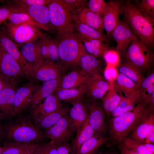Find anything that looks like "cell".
Segmentation results:
<instances>
[{"mask_svg":"<svg viewBox=\"0 0 154 154\" xmlns=\"http://www.w3.org/2000/svg\"><path fill=\"white\" fill-rule=\"evenodd\" d=\"M79 66L84 72L90 76L102 75L101 74L103 70L102 62L88 53L81 57Z\"/></svg>","mask_w":154,"mask_h":154,"instance_id":"cell-28","label":"cell"},{"mask_svg":"<svg viewBox=\"0 0 154 154\" xmlns=\"http://www.w3.org/2000/svg\"><path fill=\"white\" fill-rule=\"evenodd\" d=\"M109 153H102L100 152L96 154H109Z\"/></svg>","mask_w":154,"mask_h":154,"instance_id":"cell-57","label":"cell"},{"mask_svg":"<svg viewBox=\"0 0 154 154\" xmlns=\"http://www.w3.org/2000/svg\"><path fill=\"white\" fill-rule=\"evenodd\" d=\"M37 144H33L27 149L22 154H35L36 148Z\"/></svg>","mask_w":154,"mask_h":154,"instance_id":"cell-52","label":"cell"},{"mask_svg":"<svg viewBox=\"0 0 154 154\" xmlns=\"http://www.w3.org/2000/svg\"><path fill=\"white\" fill-rule=\"evenodd\" d=\"M73 25L74 29L78 32V34L82 37L98 39L107 44L110 42V38L107 34H102L91 27L74 20Z\"/></svg>","mask_w":154,"mask_h":154,"instance_id":"cell-30","label":"cell"},{"mask_svg":"<svg viewBox=\"0 0 154 154\" xmlns=\"http://www.w3.org/2000/svg\"><path fill=\"white\" fill-rule=\"evenodd\" d=\"M136 104H133L123 108L118 106L111 114L112 118L122 115L131 110L135 106Z\"/></svg>","mask_w":154,"mask_h":154,"instance_id":"cell-50","label":"cell"},{"mask_svg":"<svg viewBox=\"0 0 154 154\" xmlns=\"http://www.w3.org/2000/svg\"><path fill=\"white\" fill-rule=\"evenodd\" d=\"M85 86L74 88L57 89L55 91L58 98L61 102L73 105L79 99L84 98L86 93Z\"/></svg>","mask_w":154,"mask_h":154,"instance_id":"cell-32","label":"cell"},{"mask_svg":"<svg viewBox=\"0 0 154 154\" xmlns=\"http://www.w3.org/2000/svg\"><path fill=\"white\" fill-rule=\"evenodd\" d=\"M89 112V101L84 98L77 100L70 108L68 113L72 128L76 133L88 117Z\"/></svg>","mask_w":154,"mask_h":154,"instance_id":"cell-19","label":"cell"},{"mask_svg":"<svg viewBox=\"0 0 154 154\" xmlns=\"http://www.w3.org/2000/svg\"><path fill=\"white\" fill-rule=\"evenodd\" d=\"M31 80L16 90L9 120L22 114L23 112L30 107L33 95L38 86Z\"/></svg>","mask_w":154,"mask_h":154,"instance_id":"cell-13","label":"cell"},{"mask_svg":"<svg viewBox=\"0 0 154 154\" xmlns=\"http://www.w3.org/2000/svg\"><path fill=\"white\" fill-rule=\"evenodd\" d=\"M107 3V8L102 18L104 29L111 38L112 32L120 21V15L123 12V5L122 1L117 0H110Z\"/></svg>","mask_w":154,"mask_h":154,"instance_id":"cell-17","label":"cell"},{"mask_svg":"<svg viewBox=\"0 0 154 154\" xmlns=\"http://www.w3.org/2000/svg\"><path fill=\"white\" fill-rule=\"evenodd\" d=\"M125 20L140 40L152 48L154 47V21L144 15L128 1H122Z\"/></svg>","mask_w":154,"mask_h":154,"instance_id":"cell-3","label":"cell"},{"mask_svg":"<svg viewBox=\"0 0 154 154\" xmlns=\"http://www.w3.org/2000/svg\"><path fill=\"white\" fill-rule=\"evenodd\" d=\"M16 11L12 12L10 14L8 19L9 23L15 25H28L33 26L38 29L46 31L44 27L27 14Z\"/></svg>","mask_w":154,"mask_h":154,"instance_id":"cell-36","label":"cell"},{"mask_svg":"<svg viewBox=\"0 0 154 154\" xmlns=\"http://www.w3.org/2000/svg\"><path fill=\"white\" fill-rule=\"evenodd\" d=\"M115 68L118 73L126 76L139 88L145 77L142 69L125 59L119 60Z\"/></svg>","mask_w":154,"mask_h":154,"instance_id":"cell-23","label":"cell"},{"mask_svg":"<svg viewBox=\"0 0 154 154\" xmlns=\"http://www.w3.org/2000/svg\"><path fill=\"white\" fill-rule=\"evenodd\" d=\"M130 139L142 143L154 141V108L149 109L129 134Z\"/></svg>","mask_w":154,"mask_h":154,"instance_id":"cell-8","label":"cell"},{"mask_svg":"<svg viewBox=\"0 0 154 154\" xmlns=\"http://www.w3.org/2000/svg\"><path fill=\"white\" fill-rule=\"evenodd\" d=\"M43 131L47 138L55 142L56 144L69 142L72 139L75 133L68 114L53 125Z\"/></svg>","mask_w":154,"mask_h":154,"instance_id":"cell-10","label":"cell"},{"mask_svg":"<svg viewBox=\"0 0 154 154\" xmlns=\"http://www.w3.org/2000/svg\"><path fill=\"white\" fill-rule=\"evenodd\" d=\"M89 122L94 134L104 135L107 130L106 115L102 105L98 101H89Z\"/></svg>","mask_w":154,"mask_h":154,"instance_id":"cell-16","label":"cell"},{"mask_svg":"<svg viewBox=\"0 0 154 154\" xmlns=\"http://www.w3.org/2000/svg\"><path fill=\"white\" fill-rule=\"evenodd\" d=\"M111 84L110 89L102 99V106L107 116L111 115L124 97L122 92L115 86L113 82L111 83Z\"/></svg>","mask_w":154,"mask_h":154,"instance_id":"cell-27","label":"cell"},{"mask_svg":"<svg viewBox=\"0 0 154 154\" xmlns=\"http://www.w3.org/2000/svg\"><path fill=\"white\" fill-rule=\"evenodd\" d=\"M56 145L58 154H77L76 150L69 142H65Z\"/></svg>","mask_w":154,"mask_h":154,"instance_id":"cell-45","label":"cell"},{"mask_svg":"<svg viewBox=\"0 0 154 154\" xmlns=\"http://www.w3.org/2000/svg\"><path fill=\"white\" fill-rule=\"evenodd\" d=\"M35 154H58L56 143L53 141L37 144Z\"/></svg>","mask_w":154,"mask_h":154,"instance_id":"cell-41","label":"cell"},{"mask_svg":"<svg viewBox=\"0 0 154 154\" xmlns=\"http://www.w3.org/2000/svg\"><path fill=\"white\" fill-rule=\"evenodd\" d=\"M118 145L120 154H138L135 151L127 148L121 144Z\"/></svg>","mask_w":154,"mask_h":154,"instance_id":"cell-51","label":"cell"},{"mask_svg":"<svg viewBox=\"0 0 154 154\" xmlns=\"http://www.w3.org/2000/svg\"><path fill=\"white\" fill-rule=\"evenodd\" d=\"M154 84V72L152 70L148 73L142 82L139 88V91L141 93L146 89L149 87Z\"/></svg>","mask_w":154,"mask_h":154,"instance_id":"cell-46","label":"cell"},{"mask_svg":"<svg viewBox=\"0 0 154 154\" xmlns=\"http://www.w3.org/2000/svg\"><path fill=\"white\" fill-rule=\"evenodd\" d=\"M123 57L145 73L150 72L154 66L153 49L139 39L131 44Z\"/></svg>","mask_w":154,"mask_h":154,"instance_id":"cell-5","label":"cell"},{"mask_svg":"<svg viewBox=\"0 0 154 154\" xmlns=\"http://www.w3.org/2000/svg\"><path fill=\"white\" fill-rule=\"evenodd\" d=\"M94 135L93 129L89 123L88 116L82 124L79 130L76 133V137L73 139L72 144L77 151L84 143Z\"/></svg>","mask_w":154,"mask_h":154,"instance_id":"cell-34","label":"cell"},{"mask_svg":"<svg viewBox=\"0 0 154 154\" xmlns=\"http://www.w3.org/2000/svg\"><path fill=\"white\" fill-rule=\"evenodd\" d=\"M7 5L19 11L27 14L44 27L46 31L54 29L50 21L47 5H28L21 4L17 0L9 1Z\"/></svg>","mask_w":154,"mask_h":154,"instance_id":"cell-12","label":"cell"},{"mask_svg":"<svg viewBox=\"0 0 154 154\" xmlns=\"http://www.w3.org/2000/svg\"><path fill=\"white\" fill-rule=\"evenodd\" d=\"M78 36L86 52L97 58L103 57L106 52L110 49L107 43L98 39H87Z\"/></svg>","mask_w":154,"mask_h":154,"instance_id":"cell-31","label":"cell"},{"mask_svg":"<svg viewBox=\"0 0 154 154\" xmlns=\"http://www.w3.org/2000/svg\"><path fill=\"white\" fill-rule=\"evenodd\" d=\"M104 72L105 79L110 83L113 82L116 79L117 74L115 68L109 66L107 67Z\"/></svg>","mask_w":154,"mask_h":154,"instance_id":"cell-48","label":"cell"},{"mask_svg":"<svg viewBox=\"0 0 154 154\" xmlns=\"http://www.w3.org/2000/svg\"><path fill=\"white\" fill-rule=\"evenodd\" d=\"M52 0H18L19 3L29 6H47Z\"/></svg>","mask_w":154,"mask_h":154,"instance_id":"cell-49","label":"cell"},{"mask_svg":"<svg viewBox=\"0 0 154 154\" xmlns=\"http://www.w3.org/2000/svg\"><path fill=\"white\" fill-rule=\"evenodd\" d=\"M72 16L74 20L77 21L104 33L102 17L91 11L87 7L81 8Z\"/></svg>","mask_w":154,"mask_h":154,"instance_id":"cell-25","label":"cell"},{"mask_svg":"<svg viewBox=\"0 0 154 154\" xmlns=\"http://www.w3.org/2000/svg\"><path fill=\"white\" fill-rule=\"evenodd\" d=\"M143 145L147 149L151 154H154V144L151 143H144Z\"/></svg>","mask_w":154,"mask_h":154,"instance_id":"cell-53","label":"cell"},{"mask_svg":"<svg viewBox=\"0 0 154 154\" xmlns=\"http://www.w3.org/2000/svg\"><path fill=\"white\" fill-rule=\"evenodd\" d=\"M154 108L150 104L142 101L133 110L108 121V138L110 146L120 144L127 137L141 117L150 109Z\"/></svg>","mask_w":154,"mask_h":154,"instance_id":"cell-1","label":"cell"},{"mask_svg":"<svg viewBox=\"0 0 154 154\" xmlns=\"http://www.w3.org/2000/svg\"><path fill=\"white\" fill-rule=\"evenodd\" d=\"M108 140V138L104 135L94 134L80 147L77 151V154H94Z\"/></svg>","mask_w":154,"mask_h":154,"instance_id":"cell-33","label":"cell"},{"mask_svg":"<svg viewBox=\"0 0 154 154\" xmlns=\"http://www.w3.org/2000/svg\"><path fill=\"white\" fill-rule=\"evenodd\" d=\"M65 69L62 65L44 60L42 64L34 69L35 79L44 82L59 78Z\"/></svg>","mask_w":154,"mask_h":154,"instance_id":"cell-18","label":"cell"},{"mask_svg":"<svg viewBox=\"0 0 154 154\" xmlns=\"http://www.w3.org/2000/svg\"><path fill=\"white\" fill-rule=\"evenodd\" d=\"M59 58L65 68L78 67L80 58L88 53L78 34H58L56 40Z\"/></svg>","mask_w":154,"mask_h":154,"instance_id":"cell-4","label":"cell"},{"mask_svg":"<svg viewBox=\"0 0 154 154\" xmlns=\"http://www.w3.org/2000/svg\"><path fill=\"white\" fill-rule=\"evenodd\" d=\"M103 57L109 66L117 65L119 60V54L116 50L110 49L105 53Z\"/></svg>","mask_w":154,"mask_h":154,"instance_id":"cell-44","label":"cell"},{"mask_svg":"<svg viewBox=\"0 0 154 154\" xmlns=\"http://www.w3.org/2000/svg\"><path fill=\"white\" fill-rule=\"evenodd\" d=\"M115 86L125 95L129 96L138 91L139 87L129 78L124 75L118 73L115 80L113 82Z\"/></svg>","mask_w":154,"mask_h":154,"instance_id":"cell-35","label":"cell"},{"mask_svg":"<svg viewBox=\"0 0 154 154\" xmlns=\"http://www.w3.org/2000/svg\"><path fill=\"white\" fill-rule=\"evenodd\" d=\"M15 11V9L8 5L0 7V25L8 19L12 12Z\"/></svg>","mask_w":154,"mask_h":154,"instance_id":"cell-47","label":"cell"},{"mask_svg":"<svg viewBox=\"0 0 154 154\" xmlns=\"http://www.w3.org/2000/svg\"><path fill=\"white\" fill-rule=\"evenodd\" d=\"M1 119L0 118V142L5 138V134L3 125L1 123Z\"/></svg>","mask_w":154,"mask_h":154,"instance_id":"cell-54","label":"cell"},{"mask_svg":"<svg viewBox=\"0 0 154 154\" xmlns=\"http://www.w3.org/2000/svg\"><path fill=\"white\" fill-rule=\"evenodd\" d=\"M47 6L50 22L58 34L74 33L72 14L61 0H52Z\"/></svg>","mask_w":154,"mask_h":154,"instance_id":"cell-6","label":"cell"},{"mask_svg":"<svg viewBox=\"0 0 154 154\" xmlns=\"http://www.w3.org/2000/svg\"><path fill=\"white\" fill-rule=\"evenodd\" d=\"M87 6L91 11L102 17L107 8V3L104 0H90Z\"/></svg>","mask_w":154,"mask_h":154,"instance_id":"cell-40","label":"cell"},{"mask_svg":"<svg viewBox=\"0 0 154 154\" xmlns=\"http://www.w3.org/2000/svg\"><path fill=\"white\" fill-rule=\"evenodd\" d=\"M2 150V147H1L0 145V154H1Z\"/></svg>","mask_w":154,"mask_h":154,"instance_id":"cell-56","label":"cell"},{"mask_svg":"<svg viewBox=\"0 0 154 154\" xmlns=\"http://www.w3.org/2000/svg\"><path fill=\"white\" fill-rule=\"evenodd\" d=\"M0 75L7 82L16 84L25 77L18 63L0 46Z\"/></svg>","mask_w":154,"mask_h":154,"instance_id":"cell-11","label":"cell"},{"mask_svg":"<svg viewBox=\"0 0 154 154\" xmlns=\"http://www.w3.org/2000/svg\"><path fill=\"white\" fill-rule=\"evenodd\" d=\"M72 15L75 14L81 8L87 6L88 1L85 0H61Z\"/></svg>","mask_w":154,"mask_h":154,"instance_id":"cell-42","label":"cell"},{"mask_svg":"<svg viewBox=\"0 0 154 154\" xmlns=\"http://www.w3.org/2000/svg\"><path fill=\"white\" fill-rule=\"evenodd\" d=\"M111 35L117 43L116 51L123 57L131 44L139 38L131 30L125 20H120Z\"/></svg>","mask_w":154,"mask_h":154,"instance_id":"cell-14","label":"cell"},{"mask_svg":"<svg viewBox=\"0 0 154 154\" xmlns=\"http://www.w3.org/2000/svg\"><path fill=\"white\" fill-rule=\"evenodd\" d=\"M84 86L85 95L89 100L98 101L102 100L111 84L102 75H99L90 77Z\"/></svg>","mask_w":154,"mask_h":154,"instance_id":"cell-15","label":"cell"},{"mask_svg":"<svg viewBox=\"0 0 154 154\" xmlns=\"http://www.w3.org/2000/svg\"><path fill=\"white\" fill-rule=\"evenodd\" d=\"M64 106L55 92L50 95L39 104L31 106L29 116L33 120L37 117L52 112Z\"/></svg>","mask_w":154,"mask_h":154,"instance_id":"cell-20","label":"cell"},{"mask_svg":"<svg viewBox=\"0 0 154 154\" xmlns=\"http://www.w3.org/2000/svg\"><path fill=\"white\" fill-rule=\"evenodd\" d=\"M8 83L0 75V91Z\"/></svg>","mask_w":154,"mask_h":154,"instance_id":"cell-55","label":"cell"},{"mask_svg":"<svg viewBox=\"0 0 154 154\" xmlns=\"http://www.w3.org/2000/svg\"><path fill=\"white\" fill-rule=\"evenodd\" d=\"M49 60L54 63L60 60L58 52V46L56 40L46 35Z\"/></svg>","mask_w":154,"mask_h":154,"instance_id":"cell-43","label":"cell"},{"mask_svg":"<svg viewBox=\"0 0 154 154\" xmlns=\"http://www.w3.org/2000/svg\"><path fill=\"white\" fill-rule=\"evenodd\" d=\"M20 52L25 60L34 69L41 65L44 61L36 42H29L22 45Z\"/></svg>","mask_w":154,"mask_h":154,"instance_id":"cell-29","label":"cell"},{"mask_svg":"<svg viewBox=\"0 0 154 154\" xmlns=\"http://www.w3.org/2000/svg\"><path fill=\"white\" fill-rule=\"evenodd\" d=\"M0 46L18 63L27 79L30 80L35 79L33 68L23 57L17 45L8 36L5 26L3 25L0 26Z\"/></svg>","mask_w":154,"mask_h":154,"instance_id":"cell-7","label":"cell"},{"mask_svg":"<svg viewBox=\"0 0 154 154\" xmlns=\"http://www.w3.org/2000/svg\"><path fill=\"white\" fill-rule=\"evenodd\" d=\"M132 3L144 15L154 21V0H134Z\"/></svg>","mask_w":154,"mask_h":154,"instance_id":"cell-38","label":"cell"},{"mask_svg":"<svg viewBox=\"0 0 154 154\" xmlns=\"http://www.w3.org/2000/svg\"><path fill=\"white\" fill-rule=\"evenodd\" d=\"M15 83H9L0 91V117L9 119L16 89Z\"/></svg>","mask_w":154,"mask_h":154,"instance_id":"cell-22","label":"cell"},{"mask_svg":"<svg viewBox=\"0 0 154 154\" xmlns=\"http://www.w3.org/2000/svg\"><path fill=\"white\" fill-rule=\"evenodd\" d=\"M90 77L78 67L73 68L60 78L58 89L77 88L84 86Z\"/></svg>","mask_w":154,"mask_h":154,"instance_id":"cell-21","label":"cell"},{"mask_svg":"<svg viewBox=\"0 0 154 154\" xmlns=\"http://www.w3.org/2000/svg\"><path fill=\"white\" fill-rule=\"evenodd\" d=\"M3 127L6 141L35 144L44 142L47 138L29 115L18 116L3 125Z\"/></svg>","mask_w":154,"mask_h":154,"instance_id":"cell-2","label":"cell"},{"mask_svg":"<svg viewBox=\"0 0 154 154\" xmlns=\"http://www.w3.org/2000/svg\"><path fill=\"white\" fill-rule=\"evenodd\" d=\"M120 144L138 154H151L147 149L143 143L130 139L127 137Z\"/></svg>","mask_w":154,"mask_h":154,"instance_id":"cell-39","label":"cell"},{"mask_svg":"<svg viewBox=\"0 0 154 154\" xmlns=\"http://www.w3.org/2000/svg\"><path fill=\"white\" fill-rule=\"evenodd\" d=\"M117 154V153H111V154Z\"/></svg>","mask_w":154,"mask_h":154,"instance_id":"cell-58","label":"cell"},{"mask_svg":"<svg viewBox=\"0 0 154 154\" xmlns=\"http://www.w3.org/2000/svg\"><path fill=\"white\" fill-rule=\"evenodd\" d=\"M4 24L8 36L17 44L22 45L35 42L44 34L39 29L31 25H15L5 22Z\"/></svg>","mask_w":154,"mask_h":154,"instance_id":"cell-9","label":"cell"},{"mask_svg":"<svg viewBox=\"0 0 154 154\" xmlns=\"http://www.w3.org/2000/svg\"><path fill=\"white\" fill-rule=\"evenodd\" d=\"M70 108L63 106L52 112L39 116L33 121L38 128L44 130L53 125L62 117L68 114Z\"/></svg>","mask_w":154,"mask_h":154,"instance_id":"cell-24","label":"cell"},{"mask_svg":"<svg viewBox=\"0 0 154 154\" xmlns=\"http://www.w3.org/2000/svg\"><path fill=\"white\" fill-rule=\"evenodd\" d=\"M33 144L5 141L2 147L1 154H22Z\"/></svg>","mask_w":154,"mask_h":154,"instance_id":"cell-37","label":"cell"},{"mask_svg":"<svg viewBox=\"0 0 154 154\" xmlns=\"http://www.w3.org/2000/svg\"><path fill=\"white\" fill-rule=\"evenodd\" d=\"M60 78L44 82L41 85L38 86L33 95L30 107L40 104L55 92L58 88Z\"/></svg>","mask_w":154,"mask_h":154,"instance_id":"cell-26","label":"cell"}]
</instances>
